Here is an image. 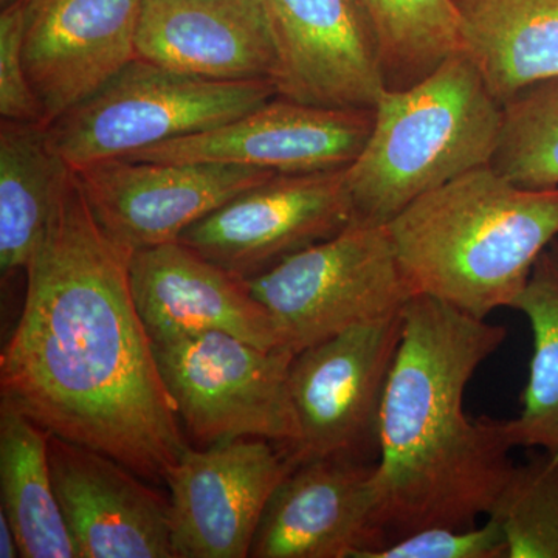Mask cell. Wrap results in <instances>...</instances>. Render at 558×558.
Returning a JSON list of instances; mask_svg holds the SVG:
<instances>
[{
    "mask_svg": "<svg viewBox=\"0 0 558 558\" xmlns=\"http://www.w3.org/2000/svg\"><path fill=\"white\" fill-rule=\"evenodd\" d=\"M73 171L33 253L0 357L2 399L51 435L161 483L189 447L130 282Z\"/></svg>",
    "mask_w": 558,
    "mask_h": 558,
    "instance_id": "cell-1",
    "label": "cell"
},
{
    "mask_svg": "<svg viewBox=\"0 0 558 558\" xmlns=\"http://www.w3.org/2000/svg\"><path fill=\"white\" fill-rule=\"evenodd\" d=\"M380 414L376 523L389 543L429 527H473L508 483V421L470 418L465 389L508 329L427 295L402 311Z\"/></svg>",
    "mask_w": 558,
    "mask_h": 558,
    "instance_id": "cell-2",
    "label": "cell"
},
{
    "mask_svg": "<svg viewBox=\"0 0 558 558\" xmlns=\"http://www.w3.org/2000/svg\"><path fill=\"white\" fill-rule=\"evenodd\" d=\"M388 229L414 295L487 319L512 307L558 240V189H524L486 165L428 191Z\"/></svg>",
    "mask_w": 558,
    "mask_h": 558,
    "instance_id": "cell-3",
    "label": "cell"
},
{
    "mask_svg": "<svg viewBox=\"0 0 558 558\" xmlns=\"http://www.w3.org/2000/svg\"><path fill=\"white\" fill-rule=\"evenodd\" d=\"M368 143L347 170L355 218L389 223L428 191L490 165L502 106L464 51L377 101Z\"/></svg>",
    "mask_w": 558,
    "mask_h": 558,
    "instance_id": "cell-4",
    "label": "cell"
},
{
    "mask_svg": "<svg viewBox=\"0 0 558 558\" xmlns=\"http://www.w3.org/2000/svg\"><path fill=\"white\" fill-rule=\"evenodd\" d=\"M278 97L271 80L216 81L134 58L47 124L73 170L215 130Z\"/></svg>",
    "mask_w": 558,
    "mask_h": 558,
    "instance_id": "cell-5",
    "label": "cell"
},
{
    "mask_svg": "<svg viewBox=\"0 0 558 558\" xmlns=\"http://www.w3.org/2000/svg\"><path fill=\"white\" fill-rule=\"evenodd\" d=\"M245 284L295 354L360 323L399 314L414 296L388 223L357 218Z\"/></svg>",
    "mask_w": 558,
    "mask_h": 558,
    "instance_id": "cell-6",
    "label": "cell"
},
{
    "mask_svg": "<svg viewBox=\"0 0 558 558\" xmlns=\"http://www.w3.org/2000/svg\"><path fill=\"white\" fill-rule=\"evenodd\" d=\"M153 347L179 417L204 446L258 438L288 451L300 439L289 379L295 352L219 330Z\"/></svg>",
    "mask_w": 558,
    "mask_h": 558,
    "instance_id": "cell-7",
    "label": "cell"
},
{
    "mask_svg": "<svg viewBox=\"0 0 558 558\" xmlns=\"http://www.w3.org/2000/svg\"><path fill=\"white\" fill-rule=\"evenodd\" d=\"M402 326L399 312L295 354L289 379L300 439L284 451L293 468L328 457L379 461L381 405Z\"/></svg>",
    "mask_w": 558,
    "mask_h": 558,
    "instance_id": "cell-8",
    "label": "cell"
},
{
    "mask_svg": "<svg viewBox=\"0 0 558 558\" xmlns=\"http://www.w3.org/2000/svg\"><path fill=\"white\" fill-rule=\"evenodd\" d=\"M347 170L275 174L197 220L179 242L241 281L259 277L355 218Z\"/></svg>",
    "mask_w": 558,
    "mask_h": 558,
    "instance_id": "cell-9",
    "label": "cell"
},
{
    "mask_svg": "<svg viewBox=\"0 0 558 558\" xmlns=\"http://www.w3.org/2000/svg\"><path fill=\"white\" fill-rule=\"evenodd\" d=\"M73 171L100 229L131 255L179 241L197 220L275 175L242 165L126 159Z\"/></svg>",
    "mask_w": 558,
    "mask_h": 558,
    "instance_id": "cell-10",
    "label": "cell"
},
{
    "mask_svg": "<svg viewBox=\"0 0 558 558\" xmlns=\"http://www.w3.org/2000/svg\"><path fill=\"white\" fill-rule=\"evenodd\" d=\"M292 469L266 439L186 447L165 478L175 558L250 557L264 509Z\"/></svg>",
    "mask_w": 558,
    "mask_h": 558,
    "instance_id": "cell-11",
    "label": "cell"
},
{
    "mask_svg": "<svg viewBox=\"0 0 558 558\" xmlns=\"http://www.w3.org/2000/svg\"><path fill=\"white\" fill-rule=\"evenodd\" d=\"M374 109L323 108L275 97L215 130L124 157L135 161H211L275 174L347 170L368 143Z\"/></svg>",
    "mask_w": 558,
    "mask_h": 558,
    "instance_id": "cell-12",
    "label": "cell"
},
{
    "mask_svg": "<svg viewBox=\"0 0 558 558\" xmlns=\"http://www.w3.org/2000/svg\"><path fill=\"white\" fill-rule=\"evenodd\" d=\"M277 53L278 97L376 109L385 90L376 38L359 0H260Z\"/></svg>",
    "mask_w": 558,
    "mask_h": 558,
    "instance_id": "cell-13",
    "label": "cell"
},
{
    "mask_svg": "<svg viewBox=\"0 0 558 558\" xmlns=\"http://www.w3.org/2000/svg\"><path fill=\"white\" fill-rule=\"evenodd\" d=\"M377 462L328 457L295 465L275 488L253 558H365L385 548L376 523Z\"/></svg>",
    "mask_w": 558,
    "mask_h": 558,
    "instance_id": "cell-14",
    "label": "cell"
},
{
    "mask_svg": "<svg viewBox=\"0 0 558 558\" xmlns=\"http://www.w3.org/2000/svg\"><path fill=\"white\" fill-rule=\"evenodd\" d=\"M54 490L78 558H175L170 498L116 459L49 436Z\"/></svg>",
    "mask_w": 558,
    "mask_h": 558,
    "instance_id": "cell-15",
    "label": "cell"
},
{
    "mask_svg": "<svg viewBox=\"0 0 558 558\" xmlns=\"http://www.w3.org/2000/svg\"><path fill=\"white\" fill-rule=\"evenodd\" d=\"M24 61L51 121L100 89L135 54L143 0H24Z\"/></svg>",
    "mask_w": 558,
    "mask_h": 558,
    "instance_id": "cell-16",
    "label": "cell"
},
{
    "mask_svg": "<svg viewBox=\"0 0 558 558\" xmlns=\"http://www.w3.org/2000/svg\"><path fill=\"white\" fill-rule=\"evenodd\" d=\"M130 282L153 343L219 330L259 348H286L245 281L182 242L132 253Z\"/></svg>",
    "mask_w": 558,
    "mask_h": 558,
    "instance_id": "cell-17",
    "label": "cell"
},
{
    "mask_svg": "<svg viewBox=\"0 0 558 558\" xmlns=\"http://www.w3.org/2000/svg\"><path fill=\"white\" fill-rule=\"evenodd\" d=\"M135 54L205 80L274 81L277 72L260 0H143Z\"/></svg>",
    "mask_w": 558,
    "mask_h": 558,
    "instance_id": "cell-18",
    "label": "cell"
},
{
    "mask_svg": "<svg viewBox=\"0 0 558 558\" xmlns=\"http://www.w3.org/2000/svg\"><path fill=\"white\" fill-rule=\"evenodd\" d=\"M464 53L506 105L558 76V0H453Z\"/></svg>",
    "mask_w": 558,
    "mask_h": 558,
    "instance_id": "cell-19",
    "label": "cell"
},
{
    "mask_svg": "<svg viewBox=\"0 0 558 558\" xmlns=\"http://www.w3.org/2000/svg\"><path fill=\"white\" fill-rule=\"evenodd\" d=\"M73 168L43 123H0V271L27 269Z\"/></svg>",
    "mask_w": 558,
    "mask_h": 558,
    "instance_id": "cell-20",
    "label": "cell"
},
{
    "mask_svg": "<svg viewBox=\"0 0 558 558\" xmlns=\"http://www.w3.org/2000/svg\"><path fill=\"white\" fill-rule=\"evenodd\" d=\"M47 429L2 399L0 495L22 558H78L51 476Z\"/></svg>",
    "mask_w": 558,
    "mask_h": 558,
    "instance_id": "cell-21",
    "label": "cell"
},
{
    "mask_svg": "<svg viewBox=\"0 0 558 558\" xmlns=\"http://www.w3.org/2000/svg\"><path fill=\"white\" fill-rule=\"evenodd\" d=\"M512 310L527 318L534 336L520 416L509 418L513 447L558 450V240L535 260Z\"/></svg>",
    "mask_w": 558,
    "mask_h": 558,
    "instance_id": "cell-22",
    "label": "cell"
},
{
    "mask_svg": "<svg viewBox=\"0 0 558 558\" xmlns=\"http://www.w3.org/2000/svg\"><path fill=\"white\" fill-rule=\"evenodd\" d=\"M376 38L387 89L427 78L464 50L453 0H359Z\"/></svg>",
    "mask_w": 558,
    "mask_h": 558,
    "instance_id": "cell-23",
    "label": "cell"
},
{
    "mask_svg": "<svg viewBox=\"0 0 558 558\" xmlns=\"http://www.w3.org/2000/svg\"><path fill=\"white\" fill-rule=\"evenodd\" d=\"M490 167L524 189H558V76L502 105Z\"/></svg>",
    "mask_w": 558,
    "mask_h": 558,
    "instance_id": "cell-24",
    "label": "cell"
},
{
    "mask_svg": "<svg viewBox=\"0 0 558 558\" xmlns=\"http://www.w3.org/2000/svg\"><path fill=\"white\" fill-rule=\"evenodd\" d=\"M513 465L488 513L508 543L506 558H558V450Z\"/></svg>",
    "mask_w": 558,
    "mask_h": 558,
    "instance_id": "cell-25",
    "label": "cell"
},
{
    "mask_svg": "<svg viewBox=\"0 0 558 558\" xmlns=\"http://www.w3.org/2000/svg\"><path fill=\"white\" fill-rule=\"evenodd\" d=\"M508 543L497 523L483 527H429L413 532L365 558H506Z\"/></svg>",
    "mask_w": 558,
    "mask_h": 558,
    "instance_id": "cell-26",
    "label": "cell"
},
{
    "mask_svg": "<svg viewBox=\"0 0 558 558\" xmlns=\"http://www.w3.org/2000/svg\"><path fill=\"white\" fill-rule=\"evenodd\" d=\"M25 2L0 13V117L17 123H43L44 113L24 61Z\"/></svg>",
    "mask_w": 558,
    "mask_h": 558,
    "instance_id": "cell-27",
    "label": "cell"
},
{
    "mask_svg": "<svg viewBox=\"0 0 558 558\" xmlns=\"http://www.w3.org/2000/svg\"><path fill=\"white\" fill-rule=\"evenodd\" d=\"M0 557L17 558L21 556L20 542L16 532L11 526L9 517L0 509Z\"/></svg>",
    "mask_w": 558,
    "mask_h": 558,
    "instance_id": "cell-28",
    "label": "cell"
},
{
    "mask_svg": "<svg viewBox=\"0 0 558 558\" xmlns=\"http://www.w3.org/2000/svg\"><path fill=\"white\" fill-rule=\"evenodd\" d=\"M17 2V0H0V3H2V7L10 5V3Z\"/></svg>",
    "mask_w": 558,
    "mask_h": 558,
    "instance_id": "cell-29",
    "label": "cell"
}]
</instances>
